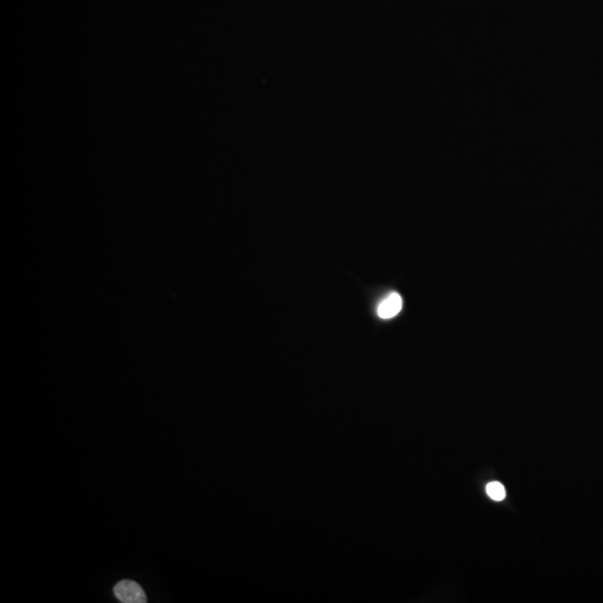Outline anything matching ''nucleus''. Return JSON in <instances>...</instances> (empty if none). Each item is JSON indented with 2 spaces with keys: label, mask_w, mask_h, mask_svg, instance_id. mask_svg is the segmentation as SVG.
<instances>
[{
  "label": "nucleus",
  "mask_w": 603,
  "mask_h": 603,
  "mask_svg": "<svg viewBox=\"0 0 603 603\" xmlns=\"http://www.w3.org/2000/svg\"><path fill=\"white\" fill-rule=\"evenodd\" d=\"M114 596L117 597L120 602L123 603H145L147 596L142 587L135 581L123 580L120 581L114 587Z\"/></svg>",
  "instance_id": "obj_1"
},
{
  "label": "nucleus",
  "mask_w": 603,
  "mask_h": 603,
  "mask_svg": "<svg viewBox=\"0 0 603 603\" xmlns=\"http://www.w3.org/2000/svg\"><path fill=\"white\" fill-rule=\"evenodd\" d=\"M402 310V296L399 295L398 293L394 292L390 293L387 298L381 300L377 312H378L379 318H381V319L389 320L398 315Z\"/></svg>",
  "instance_id": "obj_2"
},
{
  "label": "nucleus",
  "mask_w": 603,
  "mask_h": 603,
  "mask_svg": "<svg viewBox=\"0 0 603 603\" xmlns=\"http://www.w3.org/2000/svg\"><path fill=\"white\" fill-rule=\"evenodd\" d=\"M486 493L493 500H496V502H500L506 496L505 487L500 482L488 483L486 486Z\"/></svg>",
  "instance_id": "obj_3"
}]
</instances>
